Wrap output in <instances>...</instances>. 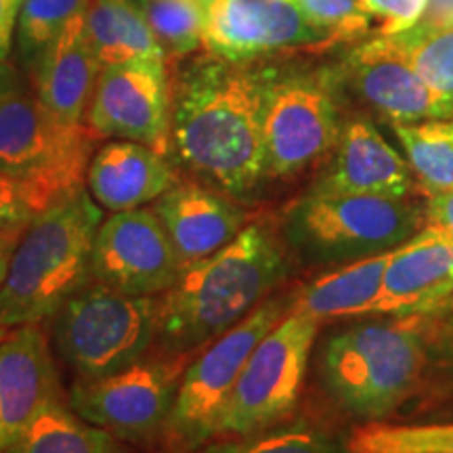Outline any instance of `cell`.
I'll return each instance as SVG.
<instances>
[{
	"label": "cell",
	"mask_w": 453,
	"mask_h": 453,
	"mask_svg": "<svg viewBox=\"0 0 453 453\" xmlns=\"http://www.w3.org/2000/svg\"><path fill=\"white\" fill-rule=\"evenodd\" d=\"M24 0H0V59L7 61L13 47V30Z\"/></svg>",
	"instance_id": "cell-35"
},
{
	"label": "cell",
	"mask_w": 453,
	"mask_h": 453,
	"mask_svg": "<svg viewBox=\"0 0 453 453\" xmlns=\"http://www.w3.org/2000/svg\"><path fill=\"white\" fill-rule=\"evenodd\" d=\"M21 93V81L19 73L15 72V67L9 61L0 59V99L9 97V95Z\"/></svg>",
	"instance_id": "cell-37"
},
{
	"label": "cell",
	"mask_w": 453,
	"mask_h": 453,
	"mask_svg": "<svg viewBox=\"0 0 453 453\" xmlns=\"http://www.w3.org/2000/svg\"><path fill=\"white\" fill-rule=\"evenodd\" d=\"M350 453H453V424H380L357 428Z\"/></svg>",
	"instance_id": "cell-29"
},
{
	"label": "cell",
	"mask_w": 453,
	"mask_h": 453,
	"mask_svg": "<svg viewBox=\"0 0 453 453\" xmlns=\"http://www.w3.org/2000/svg\"><path fill=\"white\" fill-rule=\"evenodd\" d=\"M183 361L185 357H143L107 376L78 380L67 393V405L118 439H154L166 428L185 372Z\"/></svg>",
	"instance_id": "cell-11"
},
{
	"label": "cell",
	"mask_w": 453,
	"mask_h": 453,
	"mask_svg": "<svg viewBox=\"0 0 453 453\" xmlns=\"http://www.w3.org/2000/svg\"><path fill=\"white\" fill-rule=\"evenodd\" d=\"M422 315L370 321L334 334L321 353V378L350 416L380 422L410 396L426 365Z\"/></svg>",
	"instance_id": "cell-4"
},
{
	"label": "cell",
	"mask_w": 453,
	"mask_h": 453,
	"mask_svg": "<svg viewBox=\"0 0 453 453\" xmlns=\"http://www.w3.org/2000/svg\"><path fill=\"white\" fill-rule=\"evenodd\" d=\"M104 208L88 189L50 203L30 220L0 286V324H42L93 281V246Z\"/></svg>",
	"instance_id": "cell-3"
},
{
	"label": "cell",
	"mask_w": 453,
	"mask_h": 453,
	"mask_svg": "<svg viewBox=\"0 0 453 453\" xmlns=\"http://www.w3.org/2000/svg\"><path fill=\"white\" fill-rule=\"evenodd\" d=\"M202 44L231 64H257L288 50H324L334 44L290 0H212Z\"/></svg>",
	"instance_id": "cell-13"
},
{
	"label": "cell",
	"mask_w": 453,
	"mask_h": 453,
	"mask_svg": "<svg viewBox=\"0 0 453 453\" xmlns=\"http://www.w3.org/2000/svg\"><path fill=\"white\" fill-rule=\"evenodd\" d=\"M156 217L183 267L219 252L246 226V212L229 196L196 183H174L154 202Z\"/></svg>",
	"instance_id": "cell-19"
},
{
	"label": "cell",
	"mask_w": 453,
	"mask_h": 453,
	"mask_svg": "<svg viewBox=\"0 0 453 453\" xmlns=\"http://www.w3.org/2000/svg\"><path fill=\"white\" fill-rule=\"evenodd\" d=\"M424 225V211L407 197L309 191L288 212L283 235L309 263L347 265L403 246Z\"/></svg>",
	"instance_id": "cell-5"
},
{
	"label": "cell",
	"mask_w": 453,
	"mask_h": 453,
	"mask_svg": "<svg viewBox=\"0 0 453 453\" xmlns=\"http://www.w3.org/2000/svg\"><path fill=\"white\" fill-rule=\"evenodd\" d=\"M393 250L367 257L317 277L292 294V311L307 313L313 319L373 315L380 296L382 277Z\"/></svg>",
	"instance_id": "cell-22"
},
{
	"label": "cell",
	"mask_w": 453,
	"mask_h": 453,
	"mask_svg": "<svg viewBox=\"0 0 453 453\" xmlns=\"http://www.w3.org/2000/svg\"><path fill=\"white\" fill-rule=\"evenodd\" d=\"M336 67H273L265 107L267 179H290L332 154L342 130Z\"/></svg>",
	"instance_id": "cell-8"
},
{
	"label": "cell",
	"mask_w": 453,
	"mask_h": 453,
	"mask_svg": "<svg viewBox=\"0 0 453 453\" xmlns=\"http://www.w3.org/2000/svg\"><path fill=\"white\" fill-rule=\"evenodd\" d=\"M9 332H11V327H7L4 324H0V342H3V340L9 336Z\"/></svg>",
	"instance_id": "cell-41"
},
{
	"label": "cell",
	"mask_w": 453,
	"mask_h": 453,
	"mask_svg": "<svg viewBox=\"0 0 453 453\" xmlns=\"http://www.w3.org/2000/svg\"><path fill=\"white\" fill-rule=\"evenodd\" d=\"M97 134L65 124L21 93L0 99V174L30 194L38 212L84 189Z\"/></svg>",
	"instance_id": "cell-6"
},
{
	"label": "cell",
	"mask_w": 453,
	"mask_h": 453,
	"mask_svg": "<svg viewBox=\"0 0 453 453\" xmlns=\"http://www.w3.org/2000/svg\"><path fill=\"white\" fill-rule=\"evenodd\" d=\"M416 187L410 164L390 147L367 118L344 120L332 160L311 185L321 196L410 197Z\"/></svg>",
	"instance_id": "cell-16"
},
{
	"label": "cell",
	"mask_w": 453,
	"mask_h": 453,
	"mask_svg": "<svg viewBox=\"0 0 453 453\" xmlns=\"http://www.w3.org/2000/svg\"><path fill=\"white\" fill-rule=\"evenodd\" d=\"M453 290V240L424 225L395 248L373 313L430 317Z\"/></svg>",
	"instance_id": "cell-18"
},
{
	"label": "cell",
	"mask_w": 453,
	"mask_h": 453,
	"mask_svg": "<svg viewBox=\"0 0 453 453\" xmlns=\"http://www.w3.org/2000/svg\"><path fill=\"white\" fill-rule=\"evenodd\" d=\"M84 26L101 67L128 61H166L137 0H90Z\"/></svg>",
	"instance_id": "cell-23"
},
{
	"label": "cell",
	"mask_w": 453,
	"mask_h": 453,
	"mask_svg": "<svg viewBox=\"0 0 453 453\" xmlns=\"http://www.w3.org/2000/svg\"><path fill=\"white\" fill-rule=\"evenodd\" d=\"M437 319H441L439 336H437L441 355L447 357V359L453 364V313L439 315Z\"/></svg>",
	"instance_id": "cell-38"
},
{
	"label": "cell",
	"mask_w": 453,
	"mask_h": 453,
	"mask_svg": "<svg viewBox=\"0 0 453 453\" xmlns=\"http://www.w3.org/2000/svg\"><path fill=\"white\" fill-rule=\"evenodd\" d=\"M315 27L336 44L357 42L370 36L372 15L361 0H290Z\"/></svg>",
	"instance_id": "cell-31"
},
{
	"label": "cell",
	"mask_w": 453,
	"mask_h": 453,
	"mask_svg": "<svg viewBox=\"0 0 453 453\" xmlns=\"http://www.w3.org/2000/svg\"><path fill=\"white\" fill-rule=\"evenodd\" d=\"M445 313H453V290H451L449 296L443 300V304H441V307L437 309V313L430 315V317H439V315H445Z\"/></svg>",
	"instance_id": "cell-40"
},
{
	"label": "cell",
	"mask_w": 453,
	"mask_h": 453,
	"mask_svg": "<svg viewBox=\"0 0 453 453\" xmlns=\"http://www.w3.org/2000/svg\"><path fill=\"white\" fill-rule=\"evenodd\" d=\"M99 72L84 15L73 17L32 72L36 97L57 120L78 127L87 118Z\"/></svg>",
	"instance_id": "cell-21"
},
{
	"label": "cell",
	"mask_w": 453,
	"mask_h": 453,
	"mask_svg": "<svg viewBox=\"0 0 453 453\" xmlns=\"http://www.w3.org/2000/svg\"><path fill=\"white\" fill-rule=\"evenodd\" d=\"M36 214V203L24 187L0 174V229H26Z\"/></svg>",
	"instance_id": "cell-33"
},
{
	"label": "cell",
	"mask_w": 453,
	"mask_h": 453,
	"mask_svg": "<svg viewBox=\"0 0 453 453\" xmlns=\"http://www.w3.org/2000/svg\"><path fill=\"white\" fill-rule=\"evenodd\" d=\"M55 399L64 393L47 334L41 324L15 327L0 342V453Z\"/></svg>",
	"instance_id": "cell-17"
},
{
	"label": "cell",
	"mask_w": 453,
	"mask_h": 453,
	"mask_svg": "<svg viewBox=\"0 0 453 453\" xmlns=\"http://www.w3.org/2000/svg\"><path fill=\"white\" fill-rule=\"evenodd\" d=\"M361 7L382 19L378 36H390L416 26L426 13L428 0H361Z\"/></svg>",
	"instance_id": "cell-32"
},
{
	"label": "cell",
	"mask_w": 453,
	"mask_h": 453,
	"mask_svg": "<svg viewBox=\"0 0 453 453\" xmlns=\"http://www.w3.org/2000/svg\"><path fill=\"white\" fill-rule=\"evenodd\" d=\"M342 88L370 105L388 124L453 120V97L437 90L399 57L372 41L361 42L338 67Z\"/></svg>",
	"instance_id": "cell-15"
},
{
	"label": "cell",
	"mask_w": 453,
	"mask_h": 453,
	"mask_svg": "<svg viewBox=\"0 0 453 453\" xmlns=\"http://www.w3.org/2000/svg\"><path fill=\"white\" fill-rule=\"evenodd\" d=\"M200 3L203 4V7H208V4H211V3H212V0H200Z\"/></svg>",
	"instance_id": "cell-42"
},
{
	"label": "cell",
	"mask_w": 453,
	"mask_h": 453,
	"mask_svg": "<svg viewBox=\"0 0 453 453\" xmlns=\"http://www.w3.org/2000/svg\"><path fill=\"white\" fill-rule=\"evenodd\" d=\"M424 196L453 189V120L390 124Z\"/></svg>",
	"instance_id": "cell-26"
},
{
	"label": "cell",
	"mask_w": 453,
	"mask_h": 453,
	"mask_svg": "<svg viewBox=\"0 0 453 453\" xmlns=\"http://www.w3.org/2000/svg\"><path fill=\"white\" fill-rule=\"evenodd\" d=\"M453 17V0H428V7H426V13L420 21H430V24H434V21H445V19H451Z\"/></svg>",
	"instance_id": "cell-39"
},
{
	"label": "cell",
	"mask_w": 453,
	"mask_h": 453,
	"mask_svg": "<svg viewBox=\"0 0 453 453\" xmlns=\"http://www.w3.org/2000/svg\"><path fill=\"white\" fill-rule=\"evenodd\" d=\"M424 220L428 226L453 240V189L428 197L426 208H424Z\"/></svg>",
	"instance_id": "cell-34"
},
{
	"label": "cell",
	"mask_w": 453,
	"mask_h": 453,
	"mask_svg": "<svg viewBox=\"0 0 453 453\" xmlns=\"http://www.w3.org/2000/svg\"><path fill=\"white\" fill-rule=\"evenodd\" d=\"M290 273L283 243L267 223H248L219 252L183 267L157 298V336L170 357L203 349L240 324Z\"/></svg>",
	"instance_id": "cell-2"
},
{
	"label": "cell",
	"mask_w": 453,
	"mask_h": 453,
	"mask_svg": "<svg viewBox=\"0 0 453 453\" xmlns=\"http://www.w3.org/2000/svg\"><path fill=\"white\" fill-rule=\"evenodd\" d=\"M156 336V296H133L99 281L84 286L53 315V344L78 380L133 365Z\"/></svg>",
	"instance_id": "cell-7"
},
{
	"label": "cell",
	"mask_w": 453,
	"mask_h": 453,
	"mask_svg": "<svg viewBox=\"0 0 453 453\" xmlns=\"http://www.w3.org/2000/svg\"><path fill=\"white\" fill-rule=\"evenodd\" d=\"M292 307V296L263 300L240 324L203 347L202 357L185 367L166 434L177 447L196 449L217 437L220 416L252 350Z\"/></svg>",
	"instance_id": "cell-10"
},
{
	"label": "cell",
	"mask_w": 453,
	"mask_h": 453,
	"mask_svg": "<svg viewBox=\"0 0 453 453\" xmlns=\"http://www.w3.org/2000/svg\"><path fill=\"white\" fill-rule=\"evenodd\" d=\"M84 124L97 137L170 151V81L166 61H128L101 67Z\"/></svg>",
	"instance_id": "cell-12"
},
{
	"label": "cell",
	"mask_w": 453,
	"mask_h": 453,
	"mask_svg": "<svg viewBox=\"0 0 453 453\" xmlns=\"http://www.w3.org/2000/svg\"><path fill=\"white\" fill-rule=\"evenodd\" d=\"M202 453H350L330 434L311 426L265 428L246 437L208 445Z\"/></svg>",
	"instance_id": "cell-30"
},
{
	"label": "cell",
	"mask_w": 453,
	"mask_h": 453,
	"mask_svg": "<svg viewBox=\"0 0 453 453\" xmlns=\"http://www.w3.org/2000/svg\"><path fill=\"white\" fill-rule=\"evenodd\" d=\"M90 0H24L17 19V53L34 72L73 17L87 13Z\"/></svg>",
	"instance_id": "cell-27"
},
{
	"label": "cell",
	"mask_w": 453,
	"mask_h": 453,
	"mask_svg": "<svg viewBox=\"0 0 453 453\" xmlns=\"http://www.w3.org/2000/svg\"><path fill=\"white\" fill-rule=\"evenodd\" d=\"M173 242L151 208L113 212L95 235L93 281L133 296H157L179 280Z\"/></svg>",
	"instance_id": "cell-14"
},
{
	"label": "cell",
	"mask_w": 453,
	"mask_h": 453,
	"mask_svg": "<svg viewBox=\"0 0 453 453\" xmlns=\"http://www.w3.org/2000/svg\"><path fill=\"white\" fill-rule=\"evenodd\" d=\"M3 453H127L107 430L78 416L64 399H55L34 416Z\"/></svg>",
	"instance_id": "cell-24"
},
{
	"label": "cell",
	"mask_w": 453,
	"mask_h": 453,
	"mask_svg": "<svg viewBox=\"0 0 453 453\" xmlns=\"http://www.w3.org/2000/svg\"><path fill=\"white\" fill-rule=\"evenodd\" d=\"M147 26L166 61L196 53L202 47L206 7L200 0H137Z\"/></svg>",
	"instance_id": "cell-28"
},
{
	"label": "cell",
	"mask_w": 453,
	"mask_h": 453,
	"mask_svg": "<svg viewBox=\"0 0 453 453\" xmlns=\"http://www.w3.org/2000/svg\"><path fill=\"white\" fill-rule=\"evenodd\" d=\"M370 41L405 61L430 87L453 97V17L434 24L418 21L410 30Z\"/></svg>",
	"instance_id": "cell-25"
},
{
	"label": "cell",
	"mask_w": 453,
	"mask_h": 453,
	"mask_svg": "<svg viewBox=\"0 0 453 453\" xmlns=\"http://www.w3.org/2000/svg\"><path fill=\"white\" fill-rule=\"evenodd\" d=\"M21 234H24V229H0V286L9 273L11 258H13Z\"/></svg>",
	"instance_id": "cell-36"
},
{
	"label": "cell",
	"mask_w": 453,
	"mask_h": 453,
	"mask_svg": "<svg viewBox=\"0 0 453 453\" xmlns=\"http://www.w3.org/2000/svg\"><path fill=\"white\" fill-rule=\"evenodd\" d=\"M271 72L206 53L187 64L170 87V150L187 170L229 197L250 196L267 179Z\"/></svg>",
	"instance_id": "cell-1"
},
{
	"label": "cell",
	"mask_w": 453,
	"mask_h": 453,
	"mask_svg": "<svg viewBox=\"0 0 453 453\" xmlns=\"http://www.w3.org/2000/svg\"><path fill=\"white\" fill-rule=\"evenodd\" d=\"M319 321L288 311L257 344L220 416L217 437H246L294 411L303 390Z\"/></svg>",
	"instance_id": "cell-9"
},
{
	"label": "cell",
	"mask_w": 453,
	"mask_h": 453,
	"mask_svg": "<svg viewBox=\"0 0 453 453\" xmlns=\"http://www.w3.org/2000/svg\"><path fill=\"white\" fill-rule=\"evenodd\" d=\"M179 183L170 162L134 141H111L90 157L87 187L104 211L124 212L143 208Z\"/></svg>",
	"instance_id": "cell-20"
}]
</instances>
